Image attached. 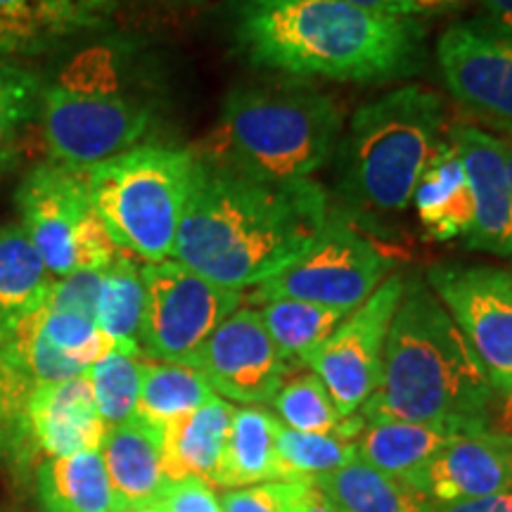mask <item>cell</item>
Instances as JSON below:
<instances>
[{
	"mask_svg": "<svg viewBox=\"0 0 512 512\" xmlns=\"http://www.w3.org/2000/svg\"><path fill=\"white\" fill-rule=\"evenodd\" d=\"M437 62L453 100L498 138H512V38L484 22L451 24Z\"/></svg>",
	"mask_w": 512,
	"mask_h": 512,
	"instance_id": "13",
	"label": "cell"
},
{
	"mask_svg": "<svg viewBox=\"0 0 512 512\" xmlns=\"http://www.w3.org/2000/svg\"><path fill=\"white\" fill-rule=\"evenodd\" d=\"M110 427L100 418L86 375L19 392L0 422V451L19 465L100 451Z\"/></svg>",
	"mask_w": 512,
	"mask_h": 512,
	"instance_id": "11",
	"label": "cell"
},
{
	"mask_svg": "<svg viewBox=\"0 0 512 512\" xmlns=\"http://www.w3.org/2000/svg\"><path fill=\"white\" fill-rule=\"evenodd\" d=\"M259 316L278 354L294 368L306 366L313 351L349 313L299 299H271L259 304Z\"/></svg>",
	"mask_w": 512,
	"mask_h": 512,
	"instance_id": "28",
	"label": "cell"
},
{
	"mask_svg": "<svg viewBox=\"0 0 512 512\" xmlns=\"http://www.w3.org/2000/svg\"><path fill=\"white\" fill-rule=\"evenodd\" d=\"M408 482L437 505L501 494L512 486V446L486 434H456Z\"/></svg>",
	"mask_w": 512,
	"mask_h": 512,
	"instance_id": "17",
	"label": "cell"
},
{
	"mask_svg": "<svg viewBox=\"0 0 512 512\" xmlns=\"http://www.w3.org/2000/svg\"><path fill=\"white\" fill-rule=\"evenodd\" d=\"M36 316L43 337L55 349H60L64 356H69L86 370L114 349V344L102 335L95 320L91 318L76 316V313L48 311L43 304L38 306Z\"/></svg>",
	"mask_w": 512,
	"mask_h": 512,
	"instance_id": "34",
	"label": "cell"
},
{
	"mask_svg": "<svg viewBox=\"0 0 512 512\" xmlns=\"http://www.w3.org/2000/svg\"><path fill=\"white\" fill-rule=\"evenodd\" d=\"M238 55L292 79L394 81L425 64V29L344 0H228Z\"/></svg>",
	"mask_w": 512,
	"mask_h": 512,
	"instance_id": "2",
	"label": "cell"
},
{
	"mask_svg": "<svg viewBox=\"0 0 512 512\" xmlns=\"http://www.w3.org/2000/svg\"><path fill=\"white\" fill-rule=\"evenodd\" d=\"M403 290V275L384 278V283L351 311L306 361L311 373L325 384L342 418L361 411L380 382L384 344Z\"/></svg>",
	"mask_w": 512,
	"mask_h": 512,
	"instance_id": "12",
	"label": "cell"
},
{
	"mask_svg": "<svg viewBox=\"0 0 512 512\" xmlns=\"http://www.w3.org/2000/svg\"><path fill=\"white\" fill-rule=\"evenodd\" d=\"M313 484L337 512H439V505L408 479L375 470L358 458Z\"/></svg>",
	"mask_w": 512,
	"mask_h": 512,
	"instance_id": "22",
	"label": "cell"
},
{
	"mask_svg": "<svg viewBox=\"0 0 512 512\" xmlns=\"http://www.w3.org/2000/svg\"><path fill=\"white\" fill-rule=\"evenodd\" d=\"M275 458L280 479H318L356 460V441L337 434L297 432L280 425Z\"/></svg>",
	"mask_w": 512,
	"mask_h": 512,
	"instance_id": "31",
	"label": "cell"
},
{
	"mask_svg": "<svg viewBox=\"0 0 512 512\" xmlns=\"http://www.w3.org/2000/svg\"><path fill=\"white\" fill-rule=\"evenodd\" d=\"M15 162H17L15 147H12V150L0 152V181H3V178L10 174V169H12V166H15Z\"/></svg>",
	"mask_w": 512,
	"mask_h": 512,
	"instance_id": "45",
	"label": "cell"
},
{
	"mask_svg": "<svg viewBox=\"0 0 512 512\" xmlns=\"http://www.w3.org/2000/svg\"><path fill=\"white\" fill-rule=\"evenodd\" d=\"M105 271H76L50 283L43 306L48 311L76 313L95 320Z\"/></svg>",
	"mask_w": 512,
	"mask_h": 512,
	"instance_id": "36",
	"label": "cell"
},
{
	"mask_svg": "<svg viewBox=\"0 0 512 512\" xmlns=\"http://www.w3.org/2000/svg\"><path fill=\"white\" fill-rule=\"evenodd\" d=\"M425 280L456 320L489 380L512 377V271L437 264Z\"/></svg>",
	"mask_w": 512,
	"mask_h": 512,
	"instance_id": "14",
	"label": "cell"
},
{
	"mask_svg": "<svg viewBox=\"0 0 512 512\" xmlns=\"http://www.w3.org/2000/svg\"><path fill=\"white\" fill-rule=\"evenodd\" d=\"M114 0H0V57L50 55L105 27Z\"/></svg>",
	"mask_w": 512,
	"mask_h": 512,
	"instance_id": "18",
	"label": "cell"
},
{
	"mask_svg": "<svg viewBox=\"0 0 512 512\" xmlns=\"http://www.w3.org/2000/svg\"><path fill=\"white\" fill-rule=\"evenodd\" d=\"M102 460L121 508L155 503L169 482L162 458V430L133 415L107 430L102 441Z\"/></svg>",
	"mask_w": 512,
	"mask_h": 512,
	"instance_id": "19",
	"label": "cell"
},
{
	"mask_svg": "<svg viewBox=\"0 0 512 512\" xmlns=\"http://www.w3.org/2000/svg\"><path fill=\"white\" fill-rule=\"evenodd\" d=\"M411 204L432 240H465L470 235L475 223V200L465 166L451 140L441 143L427 162L413 190Z\"/></svg>",
	"mask_w": 512,
	"mask_h": 512,
	"instance_id": "20",
	"label": "cell"
},
{
	"mask_svg": "<svg viewBox=\"0 0 512 512\" xmlns=\"http://www.w3.org/2000/svg\"><path fill=\"white\" fill-rule=\"evenodd\" d=\"M27 387H22L15 377H12L8 370L0 366V422H3L5 415H8L10 406L15 403V399L19 396V392Z\"/></svg>",
	"mask_w": 512,
	"mask_h": 512,
	"instance_id": "42",
	"label": "cell"
},
{
	"mask_svg": "<svg viewBox=\"0 0 512 512\" xmlns=\"http://www.w3.org/2000/svg\"><path fill=\"white\" fill-rule=\"evenodd\" d=\"M155 503L164 512H223L214 486L197 477L169 479Z\"/></svg>",
	"mask_w": 512,
	"mask_h": 512,
	"instance_id": "37",
	"label": "cell"
},
{
	"mask_svg": "<svg viewBox=\"0 0 512 512\" xmlns=\"http://www.w3.org/2000/svg\"><path fill=\"white\" fill-rule=\"evenodd\" d=\"M448 140L465 166L475 200V223L465 238V247L512 256V185L505 169L503 140L486 128L470 124L453 126Z\"/></svg>",
	"mask_w": 512,
	"mask_h": 512,
	"instance_id": "16",
	"label": "cell"
},
{
	"mask_svg": "<svg viewBox=\"0 0 512 512\" xmlns=\"http://www.w3.org/2000/svg\"><path fill=\"white\" fill-rule=\"evenodd\" d=\"M444 100L425 86H403L358 107L337 150L339 211L361 226L411 207L422 171L441 145Z\"/></svg>",
	"mask_w": 512,
	"mask_h": 512,
	"instance_id": "5",
	"label": "cell"
},
{
	"mask_svg": "<svg viewBox=\"0 0 512 512\" xmlns=\"http://www.w3.org/2000/svg\"><path fill=\"white\" fill-rule=\"evenodd\" d=\"M136 3H178V0H136Z\"/></svg>",
	"mask_w": 512,
	"mask_h": 512,
	"instance_id": "48",
	"label": "cell"
},
{
	"mask_svg": "<svg viewBox=\"0 0 512 512\" xmlns=\"http://www.w3.org/2000/svg\"><path fill=\"white\" fill-rule=\"evenodd\" d=\"M15 202L19 226L53 280L76 271H105L117 259L119 249L93 207L83 171L36 164L19 183Z\"/></svg>",
	"mask_w": 512,
	"mask_h": 512,
	"instance_id": "8",
	"label": "cell"
},
{
	"mask_svg": "<svg viewBox=\"0 0 512 512\" xmlns=\"http://www.w3.org/2000/svg\"><path fill=\"white\" fill-rule=\"evenodd\" d=\"M280 420L261 406H240L230 418L216 489H242L278 477L275 439Z\"/></svg>",
	"mask_w": 512,
	"mask_h": 512,
	"instance_id": "24",
	"label": "cell"
},
{
	"mask_svg": "<svg viewBox=\"0 0 512 512\" xmlns=\"http://www.w3.org/2000/svg\"><path fill=\"white\" fill-rule=\"evenodd\" d=\"M41 91V76L0 57V152L12 150L19 133L36 119Z\"/></svg>",
	"mask_w": 512,
	"mask_h": 512,
	"instance_id": "33",
	"label": "cell"
},
{
	"mask_svg": "<svg viewBox=\"0 0 512 512\" xmlns=\"http://www.w3.org/2000/svg\"><path fill=\"white\" fill-rule=\"evenodd\" d=\"M467 0H413V15H434V12L453 10Z\"/></svg>",
	"mask_w": 512,
	"mask_h": 512,
	"instance_id": "43",
	"label": "cell"
},
{
	"mask_svg": "<svg viewBox=\"0 0 512 512\" xmlns=\"http://www.w3.org/2000/svg\"><path fill=\"white\" fill-rule=\"evenodd\" d=\"M143 311V268L133 261L131 254L119 252L117 259L105 268L95 325L114 344V349L143 356V351H140Z\"/></svg>",
	"mask_w": 512,
	"mask_h": 512,
	"instance_id": "27",
	"label": "cell"
},
{
	"mask_svg": "<svg viewBox=\"0 0 512 512\" xmlns=\"http://www.w3.org/2000/svg\"><path fill=\"white\" fill-rule=\"evenodd\" d=\"M143 366L145 361H140V356L112 349L86 370L95 406L107 427H117L136 415L140 387H143Z\"/></svg>",
	"mask_w": 512,
	"mask_h": 512,
	"instance_id": "32",
	"label": "cell"
},
{
	"mask_svg": "<svg viewBox=\"0 0 512 512\" xmlns=\"http://www.w3.org/2000/svg\"><path fill=\"white\" fill-rule=\"evenodd\" d=\"M121 512H164V510L159 508L157 503H143V505H133V508H126Z\"/></svg>",
	"mask_w": 512,
	"mask_h": 512,
	"instance_id": "47",
	"label": "cell"
},
{
	"mask_svg": "<svg viewBox=\"0 0 512 512\" xmlns=\"http://www.w3.org/2000/svg\"><path fill=\"white\" fill-rule=\"evenodd\" d=\"M50 283L53 278L24 228L0 226V339L43 304Z\"/></svg>",
	"mask_w": 512,
	"mask_h": 512,
	"instance_id": "26",
	"label": "cell"
},
{
	"mask_svg": "<svg viewBox=\"0 0 512 512\" xmlns=\"http://www.w3.org/2000/svg\"><path fill=\"white\" fill-rule=\"evenodd\" d=\"M157 110L138 46L110 36L76 50L43 81L36 119L50 162L83 171L138 147Z\"/></svg>",
	"mask_w": 512,
	"mask_h": 512,
	"instance_id": "4",
	"label": "cell"
},
{
	"mask_svg": "<svg viewBox=\"0 0 512 512\" xmlns=\"http://www.w3.org/2000/svg\"><path fill=\"white\" fill-rule=\"evenodd\" d=\"M185 366L195 368L216 396L242 406L273 403L292 370L252 306L230 313Z\"/></svg>",
	"mask_w": 512,
	"mask_h": 512,
	"instance_id": "15",
	"label": "cell"
},
{
	"mask_svg": "<svg viewBox=\"0 0 512 512\" xmlns=\"http://www.w3.org/2000/svg\"><path fill=\"white\" fill-rule=\"evenodd\" d=\"M328 214V192L311 178L259 181L195 157L174 261L242 292L302 259Z\"/></svg>",
	"mask_w": 512,
	"mask_h": 512,
	"instance_id": "1",
	"label": "cell"
},
{
	"mask_svg": "<svg viewBox=\"0 0 512 512\" xmlns=\"http://www.w3.org/2000/svg\"><path fill=\"white\" fill-rule=\"evenodd\" d=\"M211 399H216L214 389L195 368L181 363L145 361L136 415L162 430L169 422L185 418Z\"/></svg>",
	"mask_w": 512,
	"mask_h": 512,
	"instance_id": "29",
	"label": "cell"
},
{
	"mask_svg": "<svg viewBox=\"0 0 512 512\" xmlns=\"http://www.w3.org/2000/svg\"><path fill=\"white\" fill-rule=\"evenodd\" d=\"M484 10L482 22L498 34L512 38V0H479Z\"/></svg>",
	"mask_w": 512,
	"mask_h": 512,
	"instance_id": "40",
	"label": "cell"
},
{
	"mask_svg": "<svg viewBox=\"0 0 512 512\" xmlns=\"http://www.w3.org/2000/svg\"><path fill=\"white\" fill-rule=\"evenodd\" d=\"M145 311L140 351L159 363H185L242 306L240 290L216 285L178 261L143 266Z\"/></svg>",
	"mask_w": 512,
	"mask_h": 512,
	"instance_id": "10",
	"label": "cell"
},
{
	"mask_svg": "<svg viewBox=\"0 0 512 512\" xmlns=\"http://www.w3.org/2000/svg\"><path fill=\"white\" fill-rule=\"evenodd\" d=\"M342 114L330 95L302 83L238 86L223 100L202 162L259 181H306L335 152Z\"/></svg>",
	"mask_w": 512,
	"mask_h": 512,
	"instance_id": "6",
	"label": "cell"
},
{
	"mask_svg": "<svg viewBox=\"0 0 512 512\" xmlns=\"http://www.w3.org/2000/svg\"><path fill=\"white\" fill-rule=\"evenodd\" d=\"M354 8L389 17H413V0H344Z\"/></svg>",
	"mask_w": 512,
	"mask_h": 512,
	"instance_id": "41",
	"label": "cell"
},
{
	"mask_svg": "<svg viewBox=\"0 0 512 512\" xmlns=\"http://www.w3.org/2000/svg\"><path fill=\"white\" fill-rule=\"evenodd\" d=\"M453 437L456 432L425 422H366L356 437V458L387 475L411 479Z\"/></svg>",
	"mask_w": 512,
	"mask_h": 512,
	"instance_id": "25",
	"label": "cell"
},
{
	"mask_svg": "<svg viewBox=\"0 0 512 512\" xmlns=\"http://www.w3.org/2000/svg\"><path fill=\"white\" fill-rule=\"evenodd\" d=\"M503 140V152H505V169H508V178L512 185V138H501Z\"/></svg>",
	"mask_w": 512,
	"mask_h": 512,
	"instance_id": "46",
	"label": "cell"
},
{
	"mask_svg": "<svg viewBox=\"0 0 512 512\" xmlns=\"http://www.w3.org/2000/svg\"><path fill=\"white\" fill-rule=\"evenodd\" d=\"M482 434L512 446V377L491 382L489 406H486Z\"/></svg>",
	"mask_w": 512,
	"mask_h": 512,
	"instance_id": "38",
	"label": "cell"
},
{
	"mask_svg": "<svg viewBox=\"0 0 512 512\" xmlns=\"http://www.w3.org/2000/svg\"><path fill=\"white\" fill-rule=\"evenodd\" d=\"M195 157L190 150L138 145L83 169L88 195L119 252L147 264L174 256Z\"/></svg>",
	"mask_w": 512,
	"mask_h": 512,
	"instance_id": "7",
	"label": "cell"
},
{
	"mask_svg": "<svg viewBox=\"0 0 512 512\" xmlns=\"http://www.w3.org/2000/svg\"><path fill=\"white\" fill-rule=\"evenodd\" d=\"M306 512H337V510H335V505H332L328 498L320 494L318 489H313L311 501H309V505H306Z\"/></svg>",
	"mask_w": 512,
	"mask_h": 512,
	"instance_id": "44",
	"label": "cell"
},
{
	"mask_svg": "<svg viewBox=\"0 0 512 512\" xmlns=\"http://www.w3.org/2000/svg\"><path fill=\"white\" fill-rule=\"evenodd\" d=\"M389 268L392 259L347 214L330 209L309 252L275 278L256 285L252 302L299 299L351 313L384 283Z\"/></svg>",
	"mask_w": 512,
	"mask_h": 512,
	"instance_id": "9",
	"label": "cell"
},
{
	"mask_svg": "<svg viewBox=\"0 0 512 512\" xmlns=\"http://www.w3.org/2000/svg\"><path fill=\"white\" fill-rule=\"evenodd\" d=\"M38 498L46 512H121L100 451L50 458L38 465Z\"/></svg>",
	"mask_w": 512,
	"mask_h": 512,
	"instance_id": "23",
	"label": "cell"
},
{
	"mask_svg": "<svg viewBox=\"0 0 512 512\" xmlns=\"http://www.w3.org/2000/svg\"><path fill=\"white\" fill-rule=\"evenodd\" d=\"M439 512H512V486L494 496L439 505Z\"/></svg>",
	"mask_w": 512,
	"mask_h": 512,
	"instance_id": "39",
	"label": "cell"
},
{
	"mask_svg": "<svg viewBox=\"0 0 512 512\" xmlns=\"http://www.w3.org/2000/svg\"><path fill=\"white\" fill-rule=\"evenodd\" d=\"M313 489V479H273L228 489L219 498L223 512H306Z\"/></svg>",
	"mask_w": 512,
	"mask_h": 512,
	"instance_id": "35",
	"label": "cell"
},
{
	"mask_svg": "<svg viewBox=\"0 0 512 512\" xmlns=\"http://www.w3.org/2000/svg\"><path fill=\"white\" fill-rule=\"evenodd\" d=\"M233 411V403L216 396L185 418L162 427L166 477H197L216 489V475H219Z\"/></svg>",
	"mask_w": 512,
	"mask_h": 512,
	"instance_id": "21",
	"label": "cell"
},
{
	"mask_svg": "<svg viewBox=\"0 0 512 512\" xmlns=\"http://www.w3.org/2000/svg\"><path fill=\"white\" fill-rule=\"evenodd\" d=\"M491 380L427 280H406L384 344L382 373L363 403L366 422L401 420L482 434Z\"/></svg>",
	"mask_w": 512,
	"mask_h": 512,
	"instance_id": "3",
	"label": "cell"
},
{
	"mask_svg": "<svg viewBox=\"0 0 512 512\" xmlns=\"http://www.w3.org/2000/svg\"><path fill=\"white\" fill-rule=\"evenodd\" d=\"M273 408L280 425L297 432L337 434V437L356 441L366 427L361 413L349 415V418L339 415L330 392L313 373H302L285 380L280 392L275 394Z\"/></svg>",
	"mask_w": 512,
	"mask_h": 512,
	"instance_id": "30",
	"label": "cell"
}]
</instances>
